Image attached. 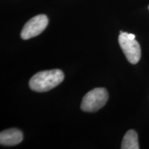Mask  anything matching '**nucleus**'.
<instances>
[{
	"label": "nucleus",
	"instance_id": "obj_7",
	"mask_svg": "<svg viewBox=\"0 0 149 149\" xmlns=\"http://www.w3.org/2000/svg\"><path fill=\"white\" fill-rule=\"evenodd\" d=\"M128 37H129L130 40H135V35L133 34H129V33H128Z\"/></svg>",
	"mask_w": 149,
	"mask_h": 149
},
{
	"label": "nucleus",
	"instance_id": "obj_2",
	"mask_svg": "<svg viewBox=\"0 0 149 149\" xmlns=\"http://www.w3.org/2000/svg\"><path fill=\"white\" fill-rule=\"evenodd\" d=\"M108 99L109 94L105 88H96L89 91L84 97L81 104V109L89 113L95 112L105 105Z\"/></svg>",
	"mask_w": 149,
	"mask_h": 149
},
{
	"label": "nucleus",
	"instance_id": "obj_8",
	"mask_svg": "<svg viewBox=\"0 0 149 149\" xmlns=\"http://www.w3.org/2000/svg\"><path fill=\"white\" fill-rule=\"evenodd\" d=\"M148 9H149V6H148Z\"/></svg>",
	"mask_w": 149,
	"mask_h": 149
},
{
	"label": "nucleus",
	"instance_id": "obj_3",
	"mask_svg": "<svg viewBox=\"0 0 149 149\" xmlns=\"http://www.w3.org/2000/svg\"><path fill=\"white\" fill-rule=\"evenodd\" d=\"M118 40L128 61L132 64H137L141 58V48L139 43L135 39L130 40L128 37V33L125 32L120 33Z\"/></svg>",
	"mask_w": 149,
	"mask_h": 149
},
{
	"label": "nucleus",
	"instance_id": "obj_4",
	"mask_svg": "<svg viewBox=\"0 0 149 149\" xmlns=\"http://www.w3.org/2000/svg\"><path fill=\"white\" fill-rule=\"evenodd\" d=\"M48 24V19L45 15H39L28 21L21 32V37L24 40H29L41 34Z\"/></svg>",
	"mask_w": 149,
	"mask_h": 149
},
{
	"label": "nucleus",
	"instance_id": "obj_6",
	"mask_svg": "<svg viewBox=\"0 0 149 149\" xmlns=\"http://www.w3.org/2000/svg\"><path fill=\"white\" fill-rule=\"evenodd\" d=\"M122 149H139L138 136L134 130L126 132L122 142Z\"/></svg>",
	"mask_w": 149,
	"mask_h": 149
},
{
	"label": "nucleus",
	"instance_id": "obj_1",
	"mask_svg": "<svg viewBox=\"0 0 149 149\" xmlns=\"http://www.w3.org/2000/svg\"><path fill=\"white\" fill-rule=\"evenodd\" d=\"M64 79V72L59 69L44 70L31 77L29 87L35 92H46L58 86Z\"/></svg>",
	"mask_w": 149,
	"mask_h": 149
},
{
	"label": "nucleus",
	"instance_id": "obj_5",
	"mask_svg": "<svg viewBox=\"0 0 149 149\" xmlns=\"http://www.w3.org/2000/svg\"><path fill=\"white\" fill-rule=\"evenodd\" d=\"M23 134L16 128L5 130L0 133V143L3 146H15L22 142Z\"/></svg>",
	"mask_w": 149,
	"mask_h": 149
}]
</instances>
